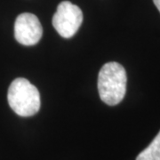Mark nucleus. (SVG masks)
<instances>
[{"label": "nucleus", "mask_w": 160, "mask_h": 160, "mask_svg": "<svg viewBox=\"0 0 160 160\" xmlns=\"http://www.w3.org/2000/svg\"><path fill=\"white\" fill-rule=\"evenodd\" d=\"M136 160H160V131L152 142L138 155Z\"/></svg>", "instance_id": "nucleus-5"}, {"label": "nucleus", "mask_w": 160, "mask_h": 160, "mask_svg": "<svg viewBox=\"0 0 160 160\" xmlns=\"http://www.w3.org/2000/svg\"><path fill=\"white\" fill-rule=\"evenodd\" d=\"M7 100L11 109L21 117H31L40 109V94L38 88L22 78L12 82Z\"/></svg>", "instance_id": "nucleus-2"}, {"label": "nucleus", "mask_w": 160, "mask_h": 160, "mask_svg": "<svg viewBox=\"0 0 160 160\" xmlns=\"http://www.w3.org/2000/svg\"><path fill=\"white\" fill-rule=\"evenodd\" d=\"M83 22V12L79 7L69 1H63L57 6L52 17V25L59 35L70 38L80 28Z\"/></svg>", "instance_id": "nucleus-3"}, {"label": "nucleus", "mask_w": 160, "mask_h": 160, "mask_svg": "<svg viewBox=\"0 0 160 160\" xmlns=\"http://www.w3.org/2000/svg\"><path fill=\"white\" fill-rule=\"evenodd\" d=\"M43 28L36 15L24 12L20 14L14 23V38L23 46H34L39 42Z\"/></svg>", "instance_id": "nucleus-4"}, {"label": "nucleus", "mask_w": 160, "mask_h": 160, "mask_svg": "<svg viewBox=\"0 0 160 160\" xmlns=\"http://www.w3.org/2000/svg\"><path fill=\"white\" fill-rule=\"evenodd\" d=\"M126 72L125 68L116 62L104 64L98 76V91L103 102L115 106L121 102L126 92Z\"/></svg>", "instance_id": "nucleus-1"}, {"label": "nucleus", "mask_w": 160, "mask_h": 160, "mask_svg": "<svg viewBox=\"0 0 160 160\" xmlns=\"http://www.w3.org/2000/svg\"><path fill=\"white\" fill-rule=\"evenodd\" d=\"M153 2H154L155 6H157L158 10L160 12V0H153Z\"/></svg>", "instance_id": "nucleus-6"}]
</instances>
